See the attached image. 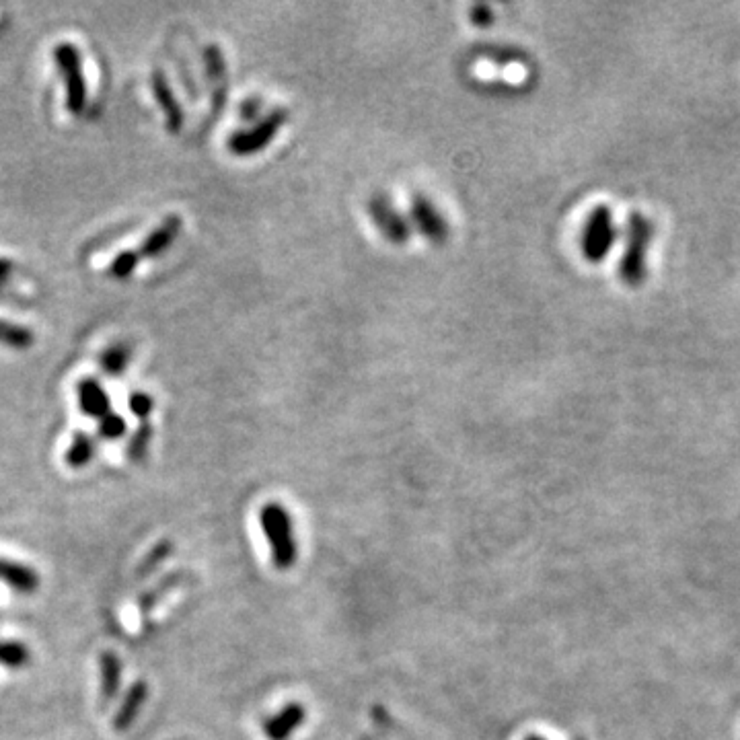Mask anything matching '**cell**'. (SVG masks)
<instances>
[{
    "label": "cell",
    "mask_w": 740,
    "mask_h": 740,
    "mask_svg": "<svg viewBox=\"0 0 740 740\" xmlns=\"http://www.w3.org/2000/svg\"><path fill=\"white\" fill-rule=\"evenodd\" d=\"M654 237L652 222L640 214L634 212L627 220V231H625V251L619 264L621 280L627 286H640L646 280L648 274V251Z\"/></svg>",
    "instance_id": "6da1fadb"
},
{
    "label": "cell",
    "mask_w": 740,
    "mask_h": 740,
    "mask_svg": "<svg viewBox=\"0 0 740 740\" xmlns=\"http://www.w3.org/2000/svg\"><path fill=\"white\" fill-rule=\"evenodd\" d=\"M259 523H262V531L270 541L276 568L280 570L292 568L296 558H299V545H296L292 521L286 508L276 502L266 504L262 512H259Z\"/></svg>",
    "instance_id": "7a4b0ae2"
},
{
    "label": "cell",
    "mask_w": 740,
    "mask_h": 740,
    "mask_svg": "<svg viewBox=\"0 0 740 740\" xmlns=\"http://www.w3.org/2000/svg\"><path fill=\"white\" fill-rule=\"evenodd\" d=\"M288 109L276 107L268 114H264L262 120H257L251 128L239 130L229 140V151L237 157H253L257 153L266 151V148L274 142V138L280 134V130L288 122Z\"/></svg>",
    "instance_id": "3957f363"
},
{
    "label": "cell",
    "mask_w": 740,
    "mask_h": 740,
    "mask_svg": "<svg viewBox=\"0 0 740 740\" xmlns=\"http://www.w3.org/2000/svg\"><path fill=\"white\" fill-rule=\"evenodd\" d=\"M619 239V227L609 206H597L590 212L582 233V253L590 264H601Z\"/></svg>",
    "instance_id": "277c9868"
},
{
    "label": "cell",
    "mask_w": 740,
    "mask_h": 740,
    "mask_svg": "<svg viewBox=\"0 0 740 740\" xmlns=\"http://www.w3.org/2000/svg\"><path fill=\"white\" fill-rule=\"evenodd\" d=\"M54 60L64 79L66 107L70 114L81 116L87 107V81L81 64V54L74 44L62 42L54 48Z\"/></svg>",
    "instance_id": "5b68a950"
},
{
    "label": "cell",
    "mask_w": 740,
    "mask_h": 740,
    "mask_svg": "<svg viewBox=\"0 0 740 740\" xmlns=\"http://www.w3.org/2000/svg\"><path fill=\"white\" fill-rule=\"evenodd\" d=\"M368 214L370 220L375 222L377 231L393 245H405L412 237V225L399 208L385 196L375 194L368 202Z\"/></svg>",
    "instance_id": "8992f818"
},
{
    "label": "cell",
    "mask_w": 740,
    "mask_h": 740,
    "mask_svg": "<svg viewBox=\"0 0 740 740\" xmlns=\"http://www.w3.org/2000/svg\"><path fill=\"white\" fill-rule=\"evenodd\" d=\"M204 66L206 77L212 91V118L216 120L229 97V70L227 60L222 56V50L216 44L206 46L204 50Z\"/></svg>",
    "instance_id": "52a82bcc"
},
{
    "label": "cell",
    "mask_w": 740,
    "mask_h": 740,
    "mask_svg": "<svg viewBox=\"0 0 740 740\" xmlns=\"http://www.w3.org/2000/svg\"><path fill=\"white\" fill-rule=\"evenodd\" d=\"M412 220L418 227V231L432 243L442 245L449 239V222L440 214V210L426 198V196H416L412 202Z\"/></svg>",
    "instance_id": "ba28073f"
},
{
    "label": "cell",
    "mask_w": 740,
    "mask_h": 740,
    "mask_svg": "<svg viewBox=\"0 0 740 740\" xmlns=\"http://www.w3.org/2000/svg\"><path fill=\"white\" fill-rule=\"evenodd\" d=\"M151 85H153V93H155V99L157 103L161 105L163 114H165V120H167V128L171 132H179L185 124V114H183V107L179 105L173 89H171V83L167 79V74L157 68L153 70V79H151Z\"/></svg>",
    "instance_id": "9c48e42d"
},
{
    "label": "cell",
    "mask_w": 740,
    "mask_h": 740,
    "mask_svg": "<svg viewBox=\"0 0 740 740\" xmlns=\"http://www.w3.org/2000/svg\"><path fill=\"white\" fill-rule=\"evenodd\" d=\"M181 229H183V220H181L179 216H175V214L167 216V218L161 222V225H159L151 235H148V237L142 241L140 251H138V253H140V257L155 259V257L163 255V253H165V251L175 243V239L179 237Z\"/></svg>",
    "instance_id": "30bf717a"
},
{
    "label": "cell",
    "mask_w": 740,
    "mask_h": 740,
    "mask_svg": "<svg viewBox=\"0 0 740 740\" xmlns=\"http://www.w3.org/2000/svg\"><path fill=\"white\" fill-rule=\"evenodd\" d=\"M77 399L81 412L89 418L101 420L111 414V403L105 389L95 379H85L77 387Z\"/></svg>",
    "instance_id": "8fae6325"
},
{
    "label": "cell",
    "mask_w": 740,
    "mask_h": 740,
    "mask_svg": "<svg viewBox=\"0 0 740 740\" xmlns=\"http://www.w3.org/2000/svg\"><path fill=\"white\" fill-rule=\"evenodd\" d=\"M0 582H5L21 595H33L37 586H40V576L25 564L0 558Z\"/></svg>",
    "instance_id": "7c38bea8"
},
{
    "label": "cell",
    "mask_w": 740,
    "mask_h": 740,
    "mask_svg": "<svg viewBox=\"0 0 740 740\" xmlns=\"http://www.w3.org/2000/svg\"><path fill=\"white\" fill-rule=\"evenodd\" d=\"M99 673H101V706H109L111 701L118 697L120 683H122V662L114 652H103L99 658Z\"/></svg>",
    "instance_id": "4fadbf2b"
},
{
    "label": "cell",
    "mask_w": 740,
    "mask_h": 740,
    "mask_svg": "<svg viewBox=\"0 0 740 740\" xmlns=\"http://www.w3.org/2000/svg\"><path fill=\"white\" fill-rule=\"evenodd\" d=\"M146 697H148V687L142 681H138L130 687V691L126 693V697L122 701L120 710L114 716V730L116 732H126L128 728H132L134 720L138 718V714L144 706Z\"/></svg>",
    "instance_id": "5bb4252c"
},
{
    "label": "cell",
    "mask_w": 740,
    "mask_h": 740,
    "mask_svg": "<svg viewBox=\"0 0 740 740\" xmlns=\"http://www.w3.org/2000/svg\"><path fill=\"white\" fill-rule=\"evenodd\" d=\"M305 720L301 703H290L282 712L266 722V734L270 740H286L294 730H299Z\"/></svg>",
    "instance_id": "9a60e30c"
},
{
    "label": "cell",
    "mask_w": 740,
    "mask_h": 740,
    "mask_svg": "<svg viewBox=\"0 0 740 740\" xmlns=\"http://www.w3.org/2000/svg\"><path fill=\"white\" fill-rule=\"evenodd\" d=\"M93 455H95V442L89 434L83 432V434L74 436V440L70 442V447L64 455V461L72 469H83L91 463Z\"/></svg>",
    "instance_id": "2e32d148"
},
{
    "label": "cell",
    "mask_w": 740,
    "mask_h": 740,
    "mask_svg": "<svg viewBox=\"0 0 740 740\" xmlns=\"http://www.w3.org/2000/svg\"><path fill=\"white\" fill-rule=\"evenodd\" d=\"M475 54L481 58L492 60L496 64H525L529 62V54L521 48H512V46H500V44H484L477 46Z\"/></svg>",
    "instance_id": "e0dca14e"
},
{
    "label": "cell",
    "mask_w": 740,
    "mask_h": 740,
    "mask_svg": "<svg viewBox=\"0 0 740 740\" xmlns=\"http://www.w3.org/2000/svg\"><path fill=\"white\" fill-rule=\"evenodd\" d=\"M35 342L33 333L25 325H17L13 321L0 319V344H5L13 350H27Z\"/></svg>",
    "instance_id": "ac0fdd59"
},
{
    "label": "cell",
    "mask_w": 740,
    "mask_h": 740,
    "mask_svg": "<svg viewBox=\"0 0 740 740\" xmlns=\"http://www.w3.org/2000/svg\"><path fill=\"white\" fill-rule=\"evenodd\" d=\"M130 354H132L130 346H128V344H124V342H120V344L109 346V348L101 354L99 364H101V368L105 370L107 375H120V373H124L126 366H128V362H130Z\"/></svg>",
    "instance_id": "d6986e66"
},
{
    "label": "cell",
    "mask_w": 740,
    "mask_h": 740,
    "mask_svg": "<svg viewBox=\"0 0 740 740\" xmlns=\"http://www.w3.org/2000/svg\"><path fill=\"white\" fill-rule=\"evenodd\" d=\"M29 662V648L17 640L0 642V664L7 669H23Z\"/></svg>",
    "instance_id": "ffe728a7"
},
{
    "label": "cell",
    "mask_w": 740,
    "mask_h": 740,
    "mask_svg": "<svg viewBox=\"0 0 740 740\" xmlns=\"http://www.w3.org/2000/svg\"><path fill=\"white\" fill-rule=\"evenodd\" d=\"M151 440H153V426L151 422H142L140 428L132 434V440L128 444V459L132 463H140L144 461L146 453H148V447H151Z\"/></svg>",
    "instance_id": "44dd1931"
},
{
    "label": "cell",
    "mask_w": 740,
    "mask_h": 740,
    "mask_svg": "<svg viewBox=\"0 0 740 740\" xmlns=\"http://www.w3.org/2000/svg\"><path fill=\"white\" fill-rule=\"evenodd\" d=\"M140 262V253L136 251H122L116 255L114 262L109 266V276H114L116 280H126L130 278Z\"/></svg>",
    "instance_id": "7402d4cb"
},
{
    "label": "cell",
    "mask_w": 740,
    "mask_h": 740,
    "mask_svg": "<svg viewBox=\"0 0 740 740\" xmlns=\"http://www.w3.org/2000/svg\"><path fill=\"white\" fill-rule=\"evenodd\" d=\"M171 551H173L171 541H161V543H159L151 553L146 555V560L140 564V568H138V578H144L146 574H151L157 566H161V564L169 558Z\"/></svg>",
    "instance_id": "603a6c76"
},
{
    "label": "cell",
    "mask_w": 740,
    "mask_h": 740,
    "mask_svg": "<svg viewBox=\"0 0 740 740\" xmlns=\"http://www.w3.org/2000/svg\"><path fill=\"white\" fill-rule=\"evenodd\" d=\"M128 407H130V412H132L136 418H140V420H144V422H146L148 418H151V414H153V410H155V399H153L151 395H148V393L134 391V393H130Z\"/></svg>",
    "instance_id": "cb8c5ba5"
},
{
    "label": "cell",
    "mask_w": 740,
    "mask_h": 740,
    "mask_svg": "<svg viewBox=\"0 0 740 740\" xmlns=\"http://www.w3.org/2000/svg\"><path fill=\"white\" fill-rule=\"evenodd\" d=\"M126 430H128V424L118 414H107L105 418L99 420V434L105 440H118L126 434Z\"/></svg>",
    "instance_id": "d4e9b609"
},
{
    "label": "cell",
    "mask_w": 740,
    "mask_h": 740,
    "mask_svg": "<svg viewBox=\"0 0 740 740\" xmlns=\"http://www.w3.org/2000/svg\"><path fill=\"white\" fill-rule=\"evenodd\" d=\"M264 118V103L259 97H249L241 105V120L243 122H257Z\"/></svg>",
    "instance_id": "484cf974"
},
{
    "label": "cell",
    "mask_w": 740,
    "mask_h": 740,
    "mask_svg": "<svg viewBox=\"0 0 740 740\" xmlns=\"http://www.w3.org/2000/svg\"><path fill=\"white\" fill-rule=\"evenodd\" d=\"M177 580H179V576H177V574H173L171 578L163 580V582H161V584H159L157 588H153L151 592H148V595H146V597H144V599L140 601V611H142V613H146L148 609H151V607H153V605H155V603H157V601L161 599V595H163V590L167 592V590H169V588H171V586H173V584H175Z\"/></svg>",
    "instance_id": "4316f807"
},
{
    "label": "cell",
    "mask_w": 740,
    "mask_h": 740,
    "mask_svg": "<svg viewBox=\"0 0 740 740\" xmlns=\"http://www.w3.org/2000/svg\"><path fill=\"white\" fill-rule=\"evenodd\" d=\"M177 72H179V77H181V83H183L185 91H188V93H190V97L196 101V99L200 97V89L196 87V81H194L192 72H190V68H188V62L177 58Z\"/></svg>",
    "instance_id": "83f0119b"
},
{
    "label": "cell",
    "mask_w": 740,
    "mask_h": 740,
    "mask_svg": "<svg viewBox=\"0 0 740 740\" xmlns=\"http://www.w3.org/2000/svg\"><path fill=\"white\" fill-rule=\"evenodd\" d=\"M496 21V13L488 5H477L471 9V23L477 27H490Z\"/></svg>",
    "instance_id": "f1b7e54d"
},
{
    "label": "cell",
    "mask_w": 740,
    "mask_h": 740,
    "mask_svg": "<svg viewBox=\"0 0 740 740\" xmlns=\"http://www.w3.org/2000/svg\"><path fill=\"white\" fill-rule=\"evenodd\" d=\"M13 270H15V266H13L11 259H0V286L9 282V278L13 276Z\"/></svg>",
    "instance_id": "f546056e"
},
{
    "label": "cell",
    "mask_w": 740,
    "mask_h": 740,
    "mask_svg": "<svg viewBox=\"0 0 740 740\" xmlns=\"http://www.w3.org/2000/svg\"><path fill=\"white\" fill-rule=\"evenodd\" d=\"M7 296H9V294H7L5 290H3V286H0V303H5V301H9V299H7Z\"/></svg>",
    "instance_id": "4dcf8cb0"
},
{
    "label": "cell",
    "mask_w": 740,
    "mask_h": 740,
    "mask_svg": "<svg viewBox=\"0 0 740 740\" xmlns=\"http://www.w3.org/2000/svg\"><path fill=\"white\" fill-rule=\"evenodd\" d=\"M525 740H545V738H541V736H529V738H525Z\"/></svg>",
    "instance_id": "1f68e13d"
}]
</instances>
